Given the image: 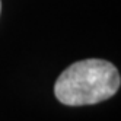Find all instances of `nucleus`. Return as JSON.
Here are the masks:
<instances>
[{
    "label": "nucleus",
    "mask_w": 121,
    "mask_h": 121,
    "mask_svg": "<svg viewBox=\"0 0 121 121\" xmlns=\"http://www.w3.org/2000/svg\"><path fill=\"white\" fill-rule=\"evenodd\" d=\"M0 10H2V2H0Z\"/></svg>",
    "instance_id": "2"
},
{
    "label": "nucleus",
    "mask_w": 121,
    "mask_h": 121,
    "mask_svg": "<svg viewBox=\"0 0 121 121\" xmlns=\"http://www.w3.org/2000/svg\"><path fill=\"white\" fill-rule=\"evenodd\" d=\"M120 83V73L112 63L88 58L69 66L58 76L54 95L69 107L93 105L114 96Z\"/></svg>",
    "instance_id": "1"
}]
</instances>
